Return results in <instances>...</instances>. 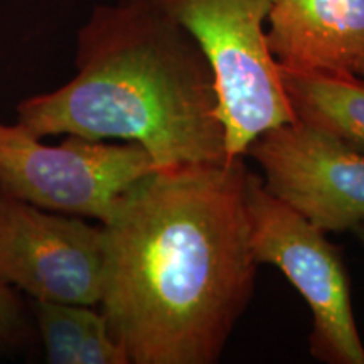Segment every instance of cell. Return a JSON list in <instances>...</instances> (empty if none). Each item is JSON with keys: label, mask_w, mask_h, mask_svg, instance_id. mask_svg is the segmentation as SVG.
Segmentation results:
<instances>
[{"label": "cell", "mask_w": 364, "mask_h": 364, "mask_svg": "<svg viewBox=\"0 0 364 364\" xmlns=\"http://www.w3.org/2000/svg\"><path fill=\"white\" fill-rule=\"evenodd\" d=\"M243 157L157 169L103 231L100 312L129 364H213L252 300Z\"/></svg>", "instance_id": "1"}, {"label": "cell", "mask_w": 364, "mask_h": 364, "mask_svg": "<svg viewBox=\"0 0 364 364\" xmlns=\"http://www.w3.org/2000/svg\"><path fill=\"white\" fill-rule=\"evenodd\" d=\"M75 76L17 105L36 136L142 145L157 169L228 159L215 75L176 22L132 0L97 6L76 39Z\"/></svg>", "instance_id": "2"}, {"label": "cell", "mask_w": 364, "mask_h": 364, "mask_svg": "<svg viewBox=\"0 0 364 364\" xmlns=\"http://www.w3.org/2000/svg\"><path fill=\"white\" fill-rule=\"evenodd\" d=\"M176 22L198 43L215 75L228 157L294 122L279 65L267 44L273 0H132Z\"/></svg>", "instance_id": "3"}, {"label": "cell", "mask_w": 364, "mask_h": 364, "mask_svg": "<svg viewBox=\"0 0 364 364\" xmlns=\"http://www.w3.org/2000/svg\"><path fill=\"white\" fill-rule=\"evenodd\" d=\"M154 171L139 144L68 135L46 145L17 122H0V194L48 211L102 225L122 196Z\"/></svg>", "instance_id": "4"}, {"label": "cell", "mask_w": 364, "mask_h": 364, "mask_svg": "<svg viewBox=\"0 0 364 364\" xmlns=\"http://www.w3.org/2000/svg\"><path fill=\"white\" fill-rule=\"evenodd\" d=\"M247 211L255 260L279 268L311 309L312 356L327 364H364L348 273L326 231L275 198L252 172Z\"/></svg>", "instance_id": "5"}, {"label": "cell", "mask_w": 364, "mask_h": 364, "mask_svg": "<svg viewBox=\"0 0 364 364\" xmlns=\"http://www.w3.org/2000/svg\"><path fill=\"white\" fill-rule=\"evenodd\" d=\"M102 279V225L0 194V284L38 302L95 307Z\"/></svg>", "instance_id": "6"}, {"label": "cell", "mask_w": 364, "mask_h": 364, "mask_svg": "<svg viewBox=\"0 0 364 364\" xmlns=\"http://www.w3.org/2000/svg\"><path fill=\"white\" fill-rule=\"evenodd\" d=\"M248 156L265 188L326 233L364 225V154L295 118L258 136Z\"/></svg>", "instance_id": "7"}, {"label": "cell", "mask_w": 364, "mask_h": 364, "mask_svg": "<svg viewBox=\"0 0 364 364\" xmlns=\"http://www.w3.org/2000/svg\"><path fill=\"white\" fill-rule=\"evenodd\" d=\"M267 44L282 70L358 76L364 61V0H273Z\"/></svg>", "instance_id": "8"}, {"label": "cell", "mask_w": 364, "mask_h": 364, "mask_svg": "<svg viewBox=\"0 0 364 364\" xmlns=\"http://www.w3.org/2000/svg\"><path fill=\"white\" fill-rule=\"evenodd\" d=\"M279 70L297 120L364 154V78Z\"/></svg>", "instance_id": "9"}, {"label": "cell", "mask_w": 364, "mask_h": 364, "mask_svg": "<svg viewBox=\"0 0 364 364\" xmlns=\"http://www.w3.org/2000/svg\"><path fill=\"white\" fill-rule=\"evenodd\" d=\"M34 311L48 363L80 364L93 306L36 300Z\"/></svg>", "instance_id": "10"}, {"label": "cell", "mask_w": 364, "mask_h": 364, "mask_svg": "<svg viewBox=\"0 0 364 364\" xmlns=\"http://www.w3.org/2000/svg\"><path fill=\"white\" fill-rule=\"evenodd\" d=\"M19 300L11 287L0 284V343L11 339L19 326Z\"/></svg>", "instance_id": "11"}, {"label": "cell", "mask_w": 364, "mask_h": 364, "mask_svg": "<svg viewBox=\"0 0 364 364\" xmlns=\"http://www.w3.org/2000/svg\"><path fill=\"white\" fill-rule=\"evenodd\" d=\"M354 235L358 236L359 238V241H361V243L364 245V225L363 226H358V228H354Z\"/></svg>", "instance_id": "12"}, {"label": "cell", "mask_w": 364, "mask_h": 364, "mask_svg": "<svg viewBox=\"0 0 364 364\" xmlns=\"http://www.w3.org/2000/svg\"><path fill=\"white\" fill-rule=\"evenodd\" d=\"M358 76H361V78H364V61H363L361 68H359V73H358Z\"/></svg>", "instance_id": "13"}]
</instances>
